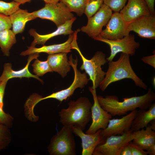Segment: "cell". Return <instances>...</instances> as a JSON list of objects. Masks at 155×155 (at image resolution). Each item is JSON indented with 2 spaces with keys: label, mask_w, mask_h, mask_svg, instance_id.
Returning <instances> with one entry per match:
<instances>
[{
  "label": "cell",
  "mask_w": 155,
  "mask_h": 155,
  "mask_svg": "<svg viewBox=\"0 0 155 155\" xmlns=\"http://www.w3.org/2000/svg\"><path fill=\"white\" fill-rule=\"evenodd\" d=\"M142 60L144 63L147 64L155 68V55L144 56L142 57Z\"/></svg>",
  "instance_id": "35"
},
{
  "label": "cell",
  "mask_w": 155,
  "mask_h": 155,
  "mask_svg": "<svg viewBox=\"0 0 155 155\" xmlns=\"http://www.w3.org/2000/svg\"><path fill=\"white\" fill-rule=\"evenodd\" d=\"M46 4H56L59 2V0H43Z\"/></svg>",
  "instance_id": "39"
},
{
  "label": "cell",
  "mask_w": 155,
  "mask_h": 155,
  "mask_svg": "<svg viewBox=\"0 0 155 155\" xmlns=\"http://www.w3.org/2000/svg\"><path fill=\"white\" fill-rule=\"evenodd\" d=\"M136 109L120 119H110L107 127L102 130L103 136L120 135L131 130L132 121L136 114Z\"/></svg>",
  "instance_id": "15"
},
{
  "label": "cell",
  "mask_w": 155,
  "mask_h": 155,
  "mask_svg": "<svg viewBox=\"0 0 155 155\" xmlns=\"http://www.w3.org/2000/svg\"><path fill=\"white\" fill-rule=\"evenodd\" d=\"M76 19V17H74L57 27L55 31L47 34H40L37 33L35 30L31 29L29 32L30 35L34 37V39L30 46L34 47L37 44L44 45L49 39L58 35H70L73 33L74 32L72 30L71 28L73 23Z\"/></svg>",
  "instance_id": "17"
},
{
  "label": "cell",
  "mask_w": 155,
  "mask_h": 155,
  "mask_svg": "<svg viewBox=\"0 0 155 155\" xmlns=\"http://www.w3.org/2000/svg\"><path fill=\"white\" fill-rule=\"evenodd\" d=\"M128 0H103V3L114 12H119L125 5Z\"/></svg>",
  "instance_id": "30"
},
{
  "label": "cell",
  "mask_w": 155,
  "mask_h": 155,
  "mask_svg": "<svg viewBox=\"0 0 155 155\" xmlns=\"http://www.w3.org/2000/svg\"><path fill=\"white\" fill-rule=\"evenodd\" d=\"M89 0H59L63 3L69 11L76 13L79 16L84 13L86 6Z\"/></svg>",
  "instance_id": "25"
},
{
  "label": "cell",
  "mask_w": 155,
  "mask_h": 155,
  "mask_svg": "<svg viewBox=\"0 0 155 155\" xmlns=\"http://www.w3.org/2000/svg\"><path fill=\"white\" fill-rule=\"evenodd\" d=\"M8 81H2L0 83V106L2 108L4 105L3 99L7 83Z\"/></svg>",
  "instance_id": "34"
},
{
  "label": "cell",
  "mask_w": 155,
  "mask_h": 155,
  "mask_svg": "<svg viewBox=\"0 0 155 155\" xmlns=\"http://www.w3.org/2000/svg\"><path fill=\"white\" fill-rule=\"evenodd\" d=\"M113 13L112 10L103 3L98 10L88 19L86 25L82 27L80 30L93 38L99 36Z\"/></svg>",
  "instance_id": "10"
},
{
  "label": "cell",
  "mask_w": 155,
  "mask_h": 155,
  "mask_svg": "<svg viewBox=\"0 0 155 155\" xmlns=\"http://www.w3.org/2000/svg\"><path fill=\"white\" fill-rule=\"evenodd\" d=\"M1 80H0V83L1 82Z\"/></svg>",
  "instance_id": "43"
},
{
  "label": "cell",
  "mask_w": 155,
  "mask_h": 155,
  "mask_svg": "<svg viewBox=\"0 0 155 155\" xmlns=\"http://www.w3.org/2000/svg\"><path fill=\"white\" fill-rule=\"evenodd\" d=\"M13 117L9 114L5 113L0 106V123L5 125L9 128L12 126Z\"/></svg>",
  "instance_id": "31"
},
{
  "label": "cell",
  "mask_w": 155,
  "mask_h": 155,
  "mask_svg": "<svg viewBox=\"0 0 155 155\" xmlns=\"http://www.w3.org/2000/svg\"><path fill=\"white\" fill-rule=\"evenodd\" d=\"M145 129L143 128L133 131V143L144 150L155 144V132L150 126H146Z\"/></svg>",
  "instance_id": "22"
},
{
  "label": "cell",
  "mask_w": 155,
  "mask_h": 155,
  "mask_svg": "<svg viewBox=\"0 0 155 155\" xmlns=\"http://www.w3.org/2000/svg\"><path fill=\"white\" fill-rule=\"evenodd\" d=\"M74 35V32L70 34L67 40L61 44L44 45L38 48L30 46L28 47L27 50L22 52L20 55L25 56L41 53H46L49 55L63 53H67L71 51V43L73 41Z\"/></svg>",
  "instance_id": "19"
},
{
  "label": "cell",
  "mask_w": 155,
  "mask_h": 155,
  "mask_svg": "<svg viewBox=\"0 0 155 155\" xmlns=\"http://www.w3.org/2000/svg\"><path fill=\"white\" fill-rule=\"evenodd\" d=\"M71 127L63 126L51 138L47 149L51 155H75L76 146Z\"/></svg>",
  "instance_id": "5"
},
{
  "label": "cell",
  "mask_w": 155,
  "mask_h": 155,
  "mask_svg": "<svg viewBox=\"0 0 155 155\" xmlns=\"http://www.w3.org/2000/svg\"><path fill=\"white\" fill-rule=\"evenodd\" d=\"M29 55L27 63L25 66L19 70H13L12 68V65L10 63H5L3 65L2 73L0 77L1 81L4 80L8 81L10 79L13 78H32L36 79L41 83H43V81L40 79L38 76L31 73L28 69L30 63L34 59L37 58L39 56V54L35 53Z\"/></svg>",
  "instance_id": "18"
},
{
  "label": "cell",
  "mask_w": 155,
  "mask_h": 155,
  "mask_svg": "<svg viewBox=\"0 0 155 155\" xmlns=\"http://www.w3.org/2000/svg\"><path fill=\"white\" fill-rule=\"evenodd\" d=\"M20 5L14 1L6 2L0 1V13L9 16L20 8Z\"/></svg>",
  "instance_id": "29"
},
{
  "label": "cell",
  "mask_w": 155,
  "mask_h": 155,
  "mask_svg": "<svg viewBox=\"0 0 155 155\" xmlns=\"http://www.w3.org/2000/svg\"><path fill=\"white\" fill-rule=\"evenodd\" d=\"M31 0H13L15 2L17 3L20 5L21 4H23L24 3L27 2H30Z\"/></svg>",
  "instance_id": "40"
},
{
  "label": "cell",
  "mask_w": 155,
  "mask_h": 155,
  "mask_svg": "<svg viewBox=\"0 0 155 155\" xmlns=\"http://www.w3.org/2000/svg\"><path fill=\"white\" fill-rule=\"evenodd\" d=\"M120 155H132L129 142L123 147Z\"/></svg>",
  "instance_id": "37"
},
{
  "label": "cell",
  "mask_w": 155,
  "mask_h": 155,
  "mask_svg": "<svg viewBox=\"0 0 155 155\" xmlns=\"http://www.w3.org/2000/svg\"><path fill=\"white\" fill-rule=\"evenodd\" d=\"M131 130L123 134L112 135L106 137L105 142L98 145L93 155H120L123 147L132 141L133 137Z\"/></svg>",
  "instance_id": "9"
},
{
  "label": "cell",
  "mask_w": 155,
  "mask_h": 155,
  "mask_svg": "<svg viewBox=\"0 0 155 155\" xmlns=\"http://www.w3.org/2000/svg\"><path fill=\"white\" fill-rule=\"evenodd\" d=\"M148 154L150 155H155V144L149 147L146 150Z\"/></svg>",
  "instance_id": "38"
},
{
  "label": "cell",
  "mask_w": 155,
  "mask_h": 155,
  "mask_svg": "<svg viewBox=\"0 0 155 155\" xmlns=\"http://www.w3.org/2000/svg\"><path fill=\"white\" fill-rule=\"evenodd\" d=\"M9 128L0 123V152L8 146L11 142V135Z\"/></svg>",
  "instance_id": "27"
},
{
  "label": "cell",
  "mask_w": 155,
  "mask_h": 155,
  "mask_svg": "<svg viewBox=\"0 0 155 155\" xmlns=\"http://www.w3.org/2000/svg\"><path fill=\"white\" fill-rule=\"evenodd\" d=\"M12 24V31L16 35L22 33L24 30L26 23L35 19L32 13L26 9L19 8L9 16Z\"/></svg>",
  "instance_id": "23"
},
{
  "label": "cell",
  "mask_w": 155,
  "mask_h": 155,
  "mask_svg": "<svg viewBox=\"0 0 155 155\" xmlns=\"http://www.w3.org/2000/svg\"><path fill=\"white\" fill-rule=\"evenodd\" d=\"M97 98L100 106L112 116H120L137 108L144 110L148 108L155 100V94L150 88L143 95L124 98L122 101L115 95H107L105 97L97 96Z\"/></svg>",
  "instance_id": "1"
},
{
  "label": "cell",
  "mask_w": 155,
  "mask_h": 155,
  "mask_svg": "<svg viewBox=\"0 0 155 155\" xmlns=\"http://www.w3.org/2000/svg\"><path fill=\"white\" fill-rule=\"evenodd\" d=\"M119 13L127 23L151 14L145 0H128L127 4Z\"/></svg>",
  "instance_id": "16"
},
{
  "label": "cell",
  "mask_w": 155,
  "mask_h": 155,
  "mask_svg": "<svg viewBox=\"0 0 155 155\" xmlns=\"http://www.w3.org/2000/svg\"><path fill=\"white\" fill-rule=\"evenodd\" d=\"M32 13L35 18L50 20L57 28L74 17L66 6L61 2L54 4H46L42 8Z\"/></svg>",
  "instance_id": "7"
},
{
  "label": "cell",
  "mask_w": 155,
  "mask_h": 155,
  "mask_svg": "<svg viewBox=\"0 0 155 155\" xmlns=\"http://www.w3.org/2000/svg\"><path fill=\"white\" fill-rule=\"evenodd\" d=\"M132 155H147L146 151L142 149L137 145L131 142H129Z\"/></svg>",
  "instance_id": "33"
},
{
  "label": "cell",
  "mask_w": 155,
  "mask_h": 155,
  "mask_svg": "<svg viewBox=\"0 0 155 155\" xmlns=\"http://www.w3.org/2000/svg\"><path fill=\"white\" fill-rule=\"evenodd\" d=\"M67 53H60L49 55L47 61L52 70L64 78L71 69Z\"/></svg>",
  "instance_id": "20"
},
{
  "label": "cell",
  "mask_w": 155,
  "mask_h": 155,
  "mask_svg": "<svg viewBox=\"0 0 155 155\" xmlns=\"http://www.w3.org/2000/svg\"><path fill=\"white\" fill-rule=\"evenodd\" d=\"M149 109L137 110L131 126V130L136 131L144 128L153 120L155 119V104L152 103Z\"/></svg>",
  "instance_id": "21"
},
{
  "label": "cell",
  "mask_w": 155,
  "mask_h": 155,
  "mask_svg": "<svg viewBox=\"0 0 155 155\" xmlns=\"http://www.w3.org/2000/svg\"><path fill=\"white\" fill-rule=\"evenodd\" d=\"M12 27L9 16L0 13V31L9 29Z\"/></svg>",
  "instance_id": "32"
},
{
  "label": "cell",
  "mask_w": 155,
  "mask_h": 155,
  "mask_svg": "<svg viewBox=\"0 0 155 155\" xmlns=\"http://www.w3.org/2000/svg\"><path fill=\"white\" fill-rule=\"evenodd\" d=\"M127 24L119 12H114L99 36L113 40L122 38L129 34L127 31Z\"/></svg>",
  "instance_id": "12"
},
{
  "label": "cell",
  "mask_w": 155,
  "mask_h": 155,
  "mask_svg": "<svg viewBox=\"0 0 155 155\" xmlns=\"http://www.w3.org/2000/svg\"><path fill=\"white\" fill-rule=\"evenodd\" d=\"M89 90L92 96L94 103L91 108L92 123L85 133L92 134L100 129L106 128L112 116L100 106L98 100L96 89L90 87Z\"/></svg>",
  "instance_id": "11"
},
{
  "label": "cell",
  "mask_w": 155,
  "mask_h": 155,
  "mask_svg": "<svg viewBox=\"0 0 155 155\" xmlns=\"http://www.w3.org/2000/svg\"><path fill=\"white\" fill-rule=\"evenodd\" d=\"M66 108L59 112V122L63 126L77 127L84 131L92 119L91 108L92 104L87 97H81L76 100H71Z\"/></svg>",
  "instance_id": "3"
},
{
  "label": "cell",
  "mask_w": 155,
  "mask_h": 155,
  "mask_svg": "<svg viewBox=\"0 0 155 155\" xmlns=\"http://www.w3.org/2000/svg\"><path fill=\"white\" fill-rule=\"evenodd\" d=\"M32 66L33 72L38 77L42 76L47 72H53L47 60L41 61L37 58L34 61Z\"/></svg>",
  "instance_id": "26"
},
{
  "label": "cell",
  "mask_w": 155,
  "mask_h": 155,
  "mask_svg": "<svg viewBox=\"0 0 155 155\" xmlns=\"http://www.w3.org/2000/svg\"><path fill=\"white\" fill-rule=\"evenodd\" d=\"M38 95L37 96V97H36V98H37V96H38ZM36 104H37V103H36Z\"/></svg>",
  "instance_id": "42"
},
{
  "label": "cell",
  "mask_w": 155,
  "mask_h": 155,
  "mask_svg": "<svg viewBox=\"0 0 155 155\" xmlns=\"http://www.w3.org/2000/svg\"><path fill=\"white\" fill-rule=\"evenodd\" d=\"M127 31L129 34L133 31L140 37L155 39V15L150 14L128 23Z\"/></svg>",
  "instance_id": "13"
},
{
  "label": "cell",
  "mask_w": 155,
  "mask_h": 155,
  "mask_svg": "<svg viewBox=\"0 0 155 155\" xmlns=\"http://www.w3.org/2000/svg\"><path fill=\"white\" fill-rule=\"evenodd\" d=\"M146 2L151 14L155 15L154 9L155 0H145Z\"/></svg>",
  "instance_id": "36"
},
{
  "label": "cell",
  "mask_w": 155,
  "mask_h": 155,
  "mask_svg": "<svg viewBox=\"0 0 155 155\" xmlns=\"http://www.w3.org/2000/svg\"><path fill=\"white\" fill-rule=\"evenodd\" d=\"M150 123H151V125L150 126L151 129L155 131V119H154L152 120Z\"/></svg>",
  "instance_id": "41"
},
{
  "label": "cell",
  "mask_w": 155,
  "mask_h": 155,
  "mask_svg": "<svg viewBox=\"0 0 155 155\" xmlns=\"http://www.w3.org/2000/svg\"><path fill=\"white\" fill-rule=\"evenodd\" d=\"M130 56L121 53L117 60L108 61V67L105 77L99 86L102 92L112 83L126 78L132 80L137 87L146 90L147 89V86L133 69L130 63Z\"/></svg>",
  "instance_id": "2"
},
{
  "label": "cell",
  "mask_w": 155,
  "mask_h": 155,
  "mask_svg": "<svg viewBox=\"0 0 155 155\" xmlns=\"http://www.w3.org/2000/svg\"><path fill=\"white\" fill-rule=\"evenodd\" d=\"M71 128L73 134L81 140L82 155H92L96 148L104 143L106 138L102 135L101 129L94 134H88L80 127L73 126Z\"/></svg>",
  "instance_id": "14"
},
{
  "label": "cell",
  "mask_w": 155,
  "mask_h": 155,
  "mask_svg": "<svg viewBox=\"0 0 155 155\" xmlns=\"http://www.w3.org/2000/svg\"><path fill=\"white\" fill-rule=\"evenodd\" d=\"M15 35L10 29L0 31V47L4 56H9L10 50L16 41Z\"/></svg>",
  "instance_id": "24"
},
{
  "label": "cell",
  "mask_w": 155,
  "mask_h": 155,
  "mask_svg": "<svg viewBox=\"0 0 155 155\" xmlns=\"http://www.w3.org/2000/svg\"><path fill=\"white\" fill-rule=\"evenodd\" d=\"M69 59V62L73 70L74 73V80L71 84L65 89L53 93L46 97H43L41 96L38 99V103L42 100L49 98L55 99L61 102L66 100L72 95L77 88H82L87 84L89 79L86 74L85 73H82L77 69V57L74 59L71 55Z\"/></svg>",
  "instance_id": "6"
},
{
  "label": "cell",
  "mask_w": 155,
  "mask_h": 155,
  "mask_svg": "<svg viewBox=\"0 0 155 155\" xmlns=\"http://www.w3.org/2000/svg\"><path fill=\"white\" fill-rule=\"evenodd\" d=\"M93 39L104 42L109 46L110 54L106 58L108 61H112L116 55L120 52L133 55L136 50L140 46L139 42L135 40L134 35L130 34L122 38L114 40L105 39L99 36L94 37Z\"/></svg>",
  "instance_id": "8"
},
{
  "label": "cell",
  "mask_w": 155,
  "mask_h": 155,
  "mask_svg": "<svg viewBox=\"0 0 155 155\" xmlns=\"http://www.w3.org/2000/svg\"><path fill=\"white\" fill-rule=\"evenodd\" d=\"M103 4V0H89L86 6L84 12L88 19L98 10Z\"/></svg>",
  "instance_id": "28"
},
{
  "label": "cell",
  "mask_w": 155,
  "mask_h": 155,
  "mask_svg": "<svg viewBox=\"0 0 155 155\" xmlns=\"http://www.w3.org/2000/svg\"><path fill=\"white\" fill-rule=\"evenodd\" d=\"M80 30L78 29L74 32V37L71 43V49L76 50L80 56L82 61L80 69L85 71L92 82L93 88L96 89L104 79L106 72L102 69L101 67L107 62L106 55L102 51L96 52L90 59L86 58L83 55L77 43V35Z\"/></svg>",
  "instance_id": "4"
}]
</instances>
